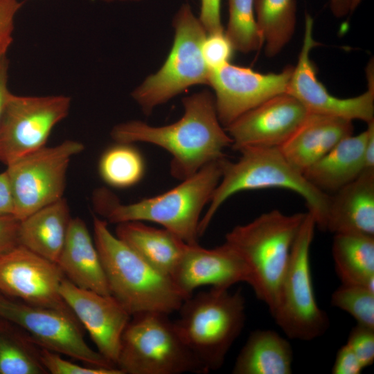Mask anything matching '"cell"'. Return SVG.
I'll list each match as a JSON object with an SVG mask.
<instances>
[{
  "instance_id": "obj_32",
  "label": "cell",
  "mask_w": 374,
  "mask_h": 374,
  "mask_svg": "<svg viewBox=\"0 0 374 374\" xmlns=\"http://www.w3.org/2000/svg\"><path fill=\"white\" fill-rule=\"evenodd\" d=\"M39 359L47 373L51 374H123L117 368L80 366L63 359L59 353L42 348Z\"/></svg>"
},
{
  "instance_id": "obj_42",
  "label": "cell",
  "mask_w": 374,
  "mask_h": 374,
  "mask_svg": "<svg viewBox=\"0 0 374 374\" xmlns=\"http://www.w3.org/2000/svg\"><path fill=\"white\" fill-rule=\"evenodd\" d=\"M330 8L336 17L345 16L350 11V0H330Z\"/></svg>"
},
{
  "instance_id": "obj_29",
  "label": "cell",
  "mask_w": 374,
  "mask_h": 374,
  "mask_svg": "<svg viewBox=\"0 0 374 374\" xmlns=\"http://www.w3.org/2000/svg\"><path fill=\"white\" fill-rule=\"evenodd\" d=\"M228 1L226 36L235 50L242 53L258 50L264 41L256 20L254 0Z\"/></svg>"
},
{
  "instance_id": "obj_44",
  "label": "cell",
  "mask_w": 374,
  "mask_h": 374,
  "mask_svg": "<svg viewBox=\"0 0 374 374\" xmlns=\"http://www.w3.org/2000/svg\"><path fill=\"white\" fill-rule=\"evenodd\" d=\"M102 1L110 3L114 1H139L141 0H101Z\"/></svg>"
},
{
  "instance_id": "obj_2",
  "label": "cell",
  "mask_w": 374,
  "mask_h": 374,
  "mask_svg": "<svg viewBox=\"0 0 374 374\" xmlns=\"http://www.w3.org/2000/svg\"><path fill=\"white\" fill-rule=\"evenodd\" d=\"M222 159L163 193L130 204H122L109 190L99 189L94 197L96 208L110 223L152 222L188 244H198L201 213L221 179Z\"/></svg>"
},
{
  "instance_id": "obj_16",
  "label": "cell",
  "mask_w": 374,
  "mask_h": 374,
  "mask_svg": "<svg viewBox=\"0 0 374 374\" xmlns=\"http://www.w3.org/2000/svg\"><path fill=\"white\" fill-rule=\"evenodd\" d=\"M308 112L294 96H275L245 112L224 129L236 150L280 148L303 121Z\"/></svg>"
},
{
  "instance_id": "obj_1",
  "label": "cell",
  "mask_w": 374,
  "mask_h": 374,
  "mask_svg": "<svg viewBox=\"0 0 374 374\" xmlns=\"http://www.w3.org/2000/svg\"><path fill=\"white\" fill-rule=\"evenodd\" d=\"M183 116L164 126H151L141 121L115 125L111 136L116 143H147L159 146L172 156L170 172L182 181L205 165L224 157L232 140L220 123L215 98L203 91L183 98Z\"/></svg>"
},
{
  "instance_id": "obj_19",
  "label": "cell",
  "mask_w": 374,
  "mask_h": 374,
  "mask_svg": "<svg viewBox=\"0 0 374 374\" xmlns=\"http://www.w3.org/2000/svg\"><path fill=\"white\" fill-rule=\"evenodd\" d=\"M352 121L317 113L308 115L278 148L287 161L303 173L340 141L353 135Z\"/></svg>"
},
{
  "instance_id": "obj_20",
  "label": "cell",
  "mask_w": 374,
  "mask_h": 374,
  "mask_svg": "<svg viewBox=\"0 0 374 374\" xmlns=\"http://www.w3.org/2000/svg\"><path fill=\"white\" fill-rule=\"evenodd\" d=\"M325 231L374 236V170L330 195Z\"/></svg>"
},
{
  "instance_id": "obj_8",
  "label": "cell",
  "mask_w": 374,
  "mask_h": 374,
  "mask_svg": "<svg viewBox=\"0 0 374 374\" xmlns=\"http://www.w3.org/2000/svg\"><path fill=\"white\" fill-rule=\"evenodd\" d=\"M172 25L174 42L163 65L132 93L146 115L190 86L208 84L210 69L202 54L207 34L188 4L181 6Z\"/></svg>"
},
{
  "instance_id": "obj_37",
  "label": "cell",
  "mask_w": 374,
  "mask_h": 374,
  "mask_svg": "<svg viewBox=\"0 0 374 374\" xmlns=\"http://www.w3.org/2000/svg\"><path fill=\"white\" fill-rule=\"evenodd\" d=\"M19 225L13 215H0V256L19 244Z\"/></svg>"
},
{
  "instance_id": "obj_17",
  "label": "cell",
  "mask_w": 374,
  "mask_h": 374,
  "mask_svg": "<svg viewBox=\"0 0 374 374\" xmlns=\"http://www.w3.org/2000/svg\"><path fill=\"white\" fill-rule=\"evenodd\" d=\"M60 294L89 332L98 351L116 367L121 337L130 314L112 295L80 288L65 277Z\"/></svg>"
},
{
  "instance_id": "obj_13",
  "label": "cell",
  "mask_w": 374,
  "mask_h": 374,
  "mask_svg": "<svg viewBox=\"0 0 374 374\" xmlns=\"http://www.w3.org/2000/svg\"><path fill=\"white\" fill-rule=\"evenodd\" d=\"M313 19L306 13L303 44L287 93L296 98L310 113H317L368 123L374 120L373 64L367 68L368 89L364 93L350 98L331 95L317 78L316 68L310 59L311 50L319 44L313 38Z\"/></svg>"
},
{
  "instance_id": "obj_10",
  "label": "cell",
  "mask_w": 374,
  "mask_h": 374,
  "mask_svg": "<svg viewBox=\"0 0 374 374\" xmlns=\"http://www.w3.org/2000/svg\"><path fill=\"white\" fill-rule=\"evenodd\" d=\"M84 149L81 142L66 140L8 165L6 172L13 200V215L20 221L63 198L69 163Z\"/></svg>"
},
{
  "instance_id": "obj_7",
  "label": "cell",
  "mask_w": 374,
  "mask_h": 374,
  "mask_svg": "<svg viewBox=\"0 0 374 374\" xmlns=\"http://www.w3.org/2000/svg\"><path fill=\"white\" fill-rule=\"evenodd\" d=\"M168 315H132L123 333L116 363L123 374L206 373Z\"/></svg>"
},
{
  "instance_id": "obj_43",
  "label": "cell",
  "mask_w": 374,
  "mask_h": 374,
  "mask_svg": "<svg viewBox=\"0 0 374 374\" xmlns=\"http://www.w3.org/2000/svg\"><path fill=\"white\" fill-rule=\"evenodd\" d=\"M361 1L362 0H350V11L354 10Z\"/></svg>"
},
{
  "instance_id": "obj_34",
  "label": "cell",
  "mask_w": 374,
  "mask_h": 374,
  "mask_svg": "<svg viewBox=\"0 0 374 374\" xmlns=\"http://www.w3.org/2000/svg\"><path fill=\"white\" fill-rule=\"evenodd\" d=\"M346 344L353 350L362 366L374 361V328L357 324L349 333Z\"/></svg>"
},
{
  "instance_id": "obj_26",
  "label": "cell",
  "mask_w": 374,
  "mask_h": 374,
  "mask_svg": "<svg viewBox=\"0 0 374 374\" xmlns=\"http://www.w3.org/2000/svg\"><path fill=\"white\" fill-rule=\"evenodd\" d=\"M332 255L341 284L364 287L374 292V236L335 233Z\"/></svg>"
},
{
  "instance_id": "obj_21",
  "label": "cell",
  "mask_w": 374,
  "mask_h": 374,
  "mask_svg": "<svg viewBox=\"0 0 374 374\" xmlns=\"http://www.w3.org/2000/svg\"><path fill=\"white\" fill-rule=\"evenodd\" d=\"M57 264L75 285L111 295L94 240L81 218H71Z\"/></svg>"
},
{
  "instance_id": "obj_31",
  "label": "cell",
  "mask_w": 374,
  "mask_h": 374,
  "mask_svg": "<svg viewBox=\"0 0 374 374\" xmlns=\"http://www.w3.org/2000/svg\"><path fill=\"white\" fill-rule=\"evenodd\" d=\"M331 304L350 314L357 324L374 328V292L359 285L341 284L332 294Z\"/></svg>"
},
{
  "instance_id": "obj_15",
  "label": "cell",
  "mask_w": 374,
  "mask_h": 374,
  "mask_svg": "<svg viewBox=\"0 0 374 374\" xmlns=\"http://www.w3.org/2000/svg\"><path fill=\"white\" fill-rule=\"evenodd\" d=\"M64 278L57 263L20 244L0 256L1 293L28 304L73 313L60 294Z\"/></svg>"
},
{
  "instance_id": "obj_27",
  "label": "cell",
  "mask_w": 374,
  "mask_h": 374,
  "mask_svg": "<svg viewBox=\"0 0 374 374\" xmlns=\"http://www.w3.org/2000/svg\"><path fill=\"white\" fill-rule=\"evenodd\" d=\"M258 28L268 57L277 55L290 40L296 25V0H254Z\"/></svg>"
},
{
  "instance_id": "obj_11",
  "label": "cell",
  "mask_w": 374,
  "mask_h": 374,
  "mask_svg": "<svg viewBox=\"0 0 374 374\" xmlns=\"http://www.w3.org/2000/svg\"><path fill=\"white\" fill-rule=\"evenodd\" d=\"M69 96L10 93L0 118V161L8 166L46 146L54 127L69 114Z\"/></svg>"
},
{
  "instance_id": "obj_22",
  "label": "cell",
  "mask_w": 374,
  "mask_h": 374,
  "mask_svg": "<svg viewBox=\"0 0 374 374\" xmlns=\"http://www.w3.org/2000/svg\"><path fill=\"white\" fill-rule=\"evenodd\" d=\"M367 129L340 141L303 172L315 188L328 194L355 179L364 170V152Z\"/></svg>"
},
{
  "instance_id": "obj_24",
  "label": "cell",
  "mask_w": 374,
  "mask_h": 374,
  "mask_svg": "<svg viewBox=\"0 0 374 374\" xmlns=\"http://www.w3.org/2000/svg\"><path fill=\"white\" fill-rule=\"evenodd\" d=\"M116 235L152 267L170 277L188 245L171 231L141 221L117 224Z\"/></svg>"
},
{
  "instance_id": "obj_33",
  "label": "cell",
  "mask_w": 374,
  "mask_h": 374,
  "mask_svg": "<svg viewBox=\"0 0 374 374\" xmlns=\"http://www.w3.org/2000/svg\"><path fill=\"white\" fill-rule=\"evenodd\" d=\"M233 47L224 32L208 34L202 46V54L210 69L218 68L230 60Z\"/></svg>"
},
{
  "instance_id": "obj_30",
  "label": "cell",
  "mask_w": 374,
  "mask_h": 374,
  "mask_svg": "<svg viewBox=\"0 0 374 374\" xmlns=\"http://www.w3.org/2000/svg\"><path fill=\"white\" fill-rule=\"evenodd\" d=\"M38 351L0 332V374H44Z\"/></svg>"
},
{
  "instance_id": "obj_12",
  "label": "cell",
  "mask_w": 374,
  "mask_h": 374,
  "mask_svg": "<svg viewBox=\"0 0 374 374\" xmlns=\"http://www.w3.org/2000/svg\"><path fill=\"white\" fill-rule=\"evenodd\" d=\"M0 318L22 328L31 341L43 348L88 365L117 368L87 344L78 319L71 312L28 304L0 294Z\"/></svg>"
},
{
  "instance_id": "obj_4",
  "label": "cell",
  "mask_w": 374,
  "mask_h": 374,
  "mask_svg": "<svg viewBox=\"0 0 374 374\" xmlns=\"http://www.w3.org/2000/svg\"><path fill=\"white\" fill-rule=\"evenodd\" d=\"M239 152L241 155L237 161H230L225 157L222 159V177L201 218L199 237L231 196L243 190L272 188L290 190L303 197L317 226L325 230L330 195L312 186L287 161L278 148H246Z\"/></svg>"
},
{
  "instance_id": "obj_14",
  "label": "cell",
  "mask_w": 374,
  "mask_h": 374,
  "mask_svg": "<svg viewBox=\"0 0 374 374\" xmlns=\"http://www.w3.org/2000/svg\"><path fill=\"white\" fill-rule=\"evenodd\" d=\"M293 66L278 73L263 74L229 62L210 69L208 85L215 93L219 121L225 128L265 100L287 92Z\"/></svg>"
},
{
  "instance_id": "obj_18",
  "label": "cell",
  "mask_w": 374,
  "mask_h": 374,
  "mask_svg": "<svg viewBox=\"0 0 374 374\" xmlns=\"http://www.w3.org/2000/svg\"><path fill=\"white\" fill-rule=\"evenodd\" d=\"M171 278L188 297L202 286L229 290L240 282L248 284L249 273L241 256L224 242L213 249L188 244Z\"/></svg>"
},
{
  "instance_id": "obj_41",
  "label": "cell",
  "mask_w": 374,
  "mask_h": 374,
  "mask_svg": "<svg viewBox=\"0 0 374 374\" xmlns=\"http://www.w3.org/2000/svg\"><path fill=\"white\" fill-rule=\"evenodd\" d=\"M367 124L368 136L364 152V170H374V120Z\"/></svg>"
},
{
  "instance_id": "obj_40",
  "label": "cell",
  "mask_w": 374,
  "mask_h": 374,
  "mask_svg": "<svg viewBox=\"0 0 374 374\" xmlns=\"http://www.w3.org/2000/svg\"><path fill=\"white\" fill-rule=\"evenodd\" d=\"M9 62L6 55L0 57V118L10 93L8 87Z\"/></svg>"
},
{
  "instance_id": "obj_28",
  "label": "cell",
  "mask_w": 374,
  "mask_h": 374,
  "mask_svg": "<svg viewBox=\"0 0 374 374\" xmlns=\"http://www.w3.org/2000/svg\"><path fill=\"white\" fill-rule=\"evenodd\" d=\"M145 168L143 156L131 143H116L103 153L98 163L102 179L118 188L139 182L144 176Z\"/></svg>"
},
{
  "instance_id": "obj_36",
  "label": "cell",
  "mask_w": 374,
  "mask_h": 374,
  "mask_svg": "<svg viewBox=\"0 0 374 374\" xmlns=\"http://www.w3.org/2000/svg\"><path fill=\"white\" fill-rule=\"evenodd\" d=\"M221 0H201L199 19L206 34L224 32L220 15Z\"/></svg>"
},
{
  "instance_id": "obj_25",
  "label": "cell",
  "mask_w": 374,
  "mask_h": 374,
  "mask_svg": "<svg viewBox=\"0 0 374 374\" xmlns=\"http://www.w3.org/2000/svg\"><path fill=\"white\" fill-rule=\"evenodd\" d=\"M293 350L289 341L271 330L251 332L240 351L233 374H290Z\"/></svg>"
},
{
  "instance_id": "obj_38",
  "label": "cell",
  "mask_w": 374,
  "mask_h": 374,
  "mask_svg": "<svg viewBox=\"0 0 374 374\" xmlns=\"http://www.w3.org/2000/svg\"><path fill=\"white\" fill-rule=\"evenodd\" d=\"M364 369L360 362L346 344L338 350L334 362L333 374H360Z\"/></svg>"
},
{
  "instance_id": "obj_9",
  "label": "cell",
  "mask_w": 374,
  "mask_h": 374,
  "mask_svg": "<svg viewBox=\"0 0 374 374\" xmlns=\"http://www.w3.org/2000/svg\"><path fill=\"white\" fill-rule=\"evenodd\" d=\"M316 226L313 215L306 212L271 312L289 338L302 341L321 336L329 326L328 315L317 303L311 274L310 247Z\"/></svg>"
},
{
  "instance_id": "obj_5",
  "label": "cell",
  "mask_w": 374,
  "mask_h": 374,
  "mask_svg": "<svg viewBox=\"0 0 374 374\" xmlns=\"http://www.w3.org/2000/svg\"><path fill=\"white\" fill-rule=\"evenodd\" d=\"M305 215H287L276 209L238 225L226 234L225 242L238 253L248 268V284L270 313Z\"/></svg>"
},
{
  "instance_id": "obj_6",
  "label": "cell",
  "mask_w": 374,
  "mask_h": 374,
  "mask_svg": "<svg viewBox=\"0 0 374 374\" xmlns=\"http://www.w3.org/2000/svg\"><path fill=\"white\" fill-rule=\"evenodd\" d=\"M178 312L175 323L184 342L206 373L219 369L244 328L241 292L211 287L192 294Z\"/></svg>"
},
{
  "instance_id": "obj_3",
  "label": "cell",
  "mask_w": 374,
  "mask_h": 374,
  "mask_svg": "<svg viewBox=\"0 0 374 374\" xmlns=\"http://www.w3.org/2000/svg\"><path fill=\"white\" fill-rule=\"evenodd\" d=\"M93 222V240L111 295L131 316L178 311L188 297L172 278L154 269L114 235L106 220L94 216Z\"/></svg>"
},
{
  "instance_id": "obj_35",
  "label": "cell",
  "mask_w": 374,
  "mask_h": 374,
  "mask_svg": "<svg viewBox=\"0 0 374 374\" xmlns=\"http://www.w3.org/2000/svg\"><path fill=\"white\" fill-rule=\"evenodd\" d=\"M22 5L19 0H0V57L12 42L15 17Z\"/></svg>"
},
{
  "instance_id": "obj_23",
  "label": "cell",
  "mask_w": 374,
  "mask_h": 374,
  "mask_svg": "<svg viewBox=\"0 0 374 374\" xmlns=\"http://www.w3.org/2000/svg\"><path fill=\"white\" fill-rule=\"evenodd\" d=\"M71 218L68 204L63 197L19 221V243L57 263Z\"/></svg>"
},
{
  "instance_id": "obj_39",
  "label": "cell",
  "mask_w": 374,
  "mask_h": 374,
  "mask_svg": "<svg viewBox=\"0 0 374 374\" xmlns=\"http://www.w3.org/2000/svg\"><path fill=\"white\" fill-rule=\"evenodd\" d=\"M14 204L8 175L0 173V215H13Z\"/></svg>"
}]
</instances>
